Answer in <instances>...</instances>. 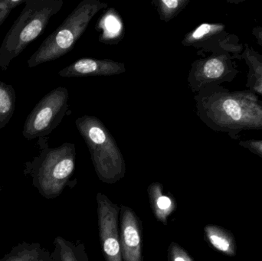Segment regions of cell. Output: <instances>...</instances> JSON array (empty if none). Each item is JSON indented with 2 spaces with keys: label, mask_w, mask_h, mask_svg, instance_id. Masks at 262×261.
I'll return each mask as SVG.
<instances>
[{
  "label": "cell",
  "mask_w": 262,
  "mask_h": 261,
  "mask_svg": "<svg viewBox=\"0 0 262 261\" xmlns=\"http://www.w3.org/2000/svg\"><path fill=\"white\" fill-rule=\"evenodd\" d=\"M55 248L54 254L60 261H81V249L76 248L72 242H68L61 237H57L54 242Z\"/></svg>",
  "instance_id": "cell-18"
},
{
  "label": "cell",
  "mask_w": 262,
  "mask_h": 261,
  "mask_svg": "<svg viewBox=\"0 0 262 261\" xmlns=\"http://www.w3.org/2000/svg\"><path fill=\"white\" fill-rule=\"evenodd\" d=\"M75 125L87 144L94 168L101 182L113 184L124 177L126 163L115 138L102 121L94 116H80Z\"/></svg>",
  "instance_id": "cell-4"
},
{
  "label": "cell",
  "mask_w": 262,
  "mask_h": 261,
  "mask_svg": "<svg viewBox=\"0 0 262 261\" xmlns=\"http://www.w3.org/2000/svg\"><path fill=\"white\" fill-rule=\"evenodd\" d=\"M39 154L25 163V176L46 199H55L62 193L75 168L76 146L64 143L50 148L49 136L38 138Z\"/></svg>",
  "instance_id": "cell-2"
},
{
  "label": "cell",
  "mask_w": 262,
  "mask_h": 261,
  "mask_svg": "<svg viewBox=\"0 0 262 261\" xmlns=\"http://www.w3.org/2000/svg\"><path fill=\"white\" fill-rule=\"evenodd\" d=\"M147 190L154 216L163 225H167L168 218L177 208L175 200L164 194L163 186L159 182H152Z\"/></svg>",
  "instance_id": "cell-15"
},
{
  "label": "cell",
  "mask_w": 262,
  "mask_h": 261,
  "mask_svg": "<svg viewBox=\"0 0 262 261\" xmlns=\"http://www.w3.org/2000/svg\"><path fill=\"white\" fill-rule=\"evenodd\" d=\"M26 0H0V26L6 21L10 12L17 6L25 4Z\"/></svg>",
  "instance_id": "cell-20"
},
{
  "label": "cell",
  "mask_w": 262,
  "mask_h": 261,
  "mask_svg": "<svg viewBox=\"0 0 262 261\" xmlns=\"http://www.w3.org/2000/svg\"><path fill=\"white\" fill-rule=\"evenodd\" d=\"M69 90L58 87L43 97L26 118L23 135L28 140L46 137L61 124L69 110Z\"/></svg>",
  "instance_id": "cell-6"
},
{
  "label": "cell",
  "mask_w": 262,
  "mask_h": 261,
  "mask_svg": "<svg viewBox=\"0 0 262 261\" xmlns=\"http://www.w3.org/2000/svg\"><path fill=\"white\" fill-rule=\"evenodd\" d=\"M197 116L211 130L239 141L243 131L262 130V100L249 90L211 86L195 93Z\"/></svg>",
  "instance_id": "cell-1"
},
{
  "label": "cell",
  "mask_w": 262,
  "mask_h": 261,
  "mask_svg": "<svg viewBox=\"0 0 262 261\" xmlns=\"http://www.w3.org/2000/svg\"><path fill=\"white\" fill-rule=\"evenodd\" d=\"M64 5L63 0H26L0 47V68L6 70L31 42L44 32L49 20Z\"/></svg>",
  "instance_id": "cell-3"
},
{
  "label": "cell",
  "mask_w": 262,
  "mask_h": 261,
  "mask_svg": "<svg viewBox=\"0 0 262 261\" xmlns=\"http://www.w3.org/2000/svg\"><path fill=\"white\" fill-rule=\"evenodd\" d=\"M252 34L257 43L262 47V26H257L252 28Z\"/></svg>",
  "instance_id": "cell-22"
},
{
  "label": "cell",
  "mask_w": 262,
  "mask_h": 261,
  "mask_svg": "<svg viewBox=\"0 0 262 261\" xmlns=\"http://www.w3.org/2000/svg\"><path fill=\"white\" fill-rule=\"evenodd\" d=\"M99 237L106 261H123L118 232L120 208L102 193L97 195Z\"/></svg>",
  "instance_id": "cell-9"
},
{
  "label": "cell",
  "mask_w": 262,
  "mask_h": 261,
  "mask_svg": "<svg viewBox=\"0 0 262 261\" xmlns=\"http://www.w3.org/2000/svg\"><path fill=\"white\" fill-rule=\"evenodd\" d=\"M241 60L247 66V90L262 98V55L249 44H244Z\"/></svg>",
  "instance_id": "cell-12"
},
{
  "label": "cell",
  "mask_w": 262,
  "mask_h": 261,
  "mask_svg": "<svg viewBox=\"0 0 262 261\" xmlns=\"http://www.w3.org/2000/svg\"><path fill=\"white\" fill-rule=\"evenodd\" d=\"M16 95L13 87L0 81V130L9 124L13 116Z\"/></svg>",
  "instance_id": "cell-16"
},
{
  "label": "cell",
  "mask_w": 262,
  "mask_h": 261,
  "mask_svg": "<svg viewBox=\"0 0 262 261\" xmlns=\"http://www.w3.org/2000/svg\"><path fill=\"white\" fill-rule=\"evenodd\" d=\"M238 145L243 148L250 151L253 154L262 158V139H251L246 140H239Z\"/></svg>",
  "instance_id": "cell-21"
},
{
  "label": "cell",
  "mask_w": 262,
  "mask_h": 261,
  "mask_svg": "<svg viewBox=\"0 0 262 261\" xmlns=\"http://www.w3.org/2000/svg\"><path fill=\"white\" fill-rule=\"evenodd\" d=\"M0 261H60L38 243L23 242L14 246Z\"/></svg>",
  "instance_id": "cell-13"
},
{
  "label": "cell",
  "mask_w": 262,
  "mask_h": 261,
  "mask_svg": "<svg viewBox=\"0 0 262 261\" xmlns=\"http://www.w3.org/2000/svg\"><path fill=\"white\" fill-rule=\"evenodd\" d=\"M168 260L194 261L190 255L176 242H172L168 248Z\"/></svg>",
  "instance_id": "cell-19"
},
{
  "label": "cell",
  "mask_w": 262,
  "mask_h": 261,
  "mask_svg": "<svg viewBox=\"0 0 262 261\" xmlns=\"http://www.w3.org/2000/svg\"><path fill=\"white\" fill-rule=\"evenodd\" d=\"M238 59L241 60V54L224 52L195 60L187 78L189 88L197 93L206 87L232 82L240 73L235 61Z\"/></svg>",
  "instance_id": "cell-7"
},
{
  "label": "cell",
  "mask_w": 262,
  "mask_h": 261,
  "mask_svg": "<svg viewBox=\"0 0 262 261\" xmlns=\"http://www.w3.org/2000/svg\"><path fill=\"white\" fill-rule=\"evenodd\" d=\"M107 7V3L99 0L81 1L28 60L29 67L55 61L71 52L92 18L101 9Z\"/></svg>",
  "instance_id": "cell-5"
},
{
  "label": "cell",
  "mask_w": 262,
  "mask_h": 261,
  "mask_svg": "<svg viewBox=\"0 0 262 261\" xmlns=\"http://www.w3.org/2000/svg\"><path fill=\"white\" fill-rule=\"evenodd\" d=\"M185 47H192L211 54L229 52L240 55L244 49L239 38L228 30L224 23L204 22L185 35L182 40Z\"/></svg>",
  "instance_id": "cell-8"
},
{
  "label": "cell",
  "mask_w": 262,
  "mask_h": 261,
  "mask_svg": "<svg viewBox=\"0 0 262 261\" xmlns=\"http://www.w3.org/2000/svg\"><path fill=\"white\" fill-rule=\"evenodd\" d=\"M127 72L125 64L111 59L84 58L77 60L58 72L63 78L112 76Z\"/></svg>",
  "instance_id": "cell-11"
},
{
  "label": "cell",
  "mask_w": 262,
  "mask_h": 261,
  "mask_svg": "<svg viewBox=\"0 0 262 261\" xmlns=\"http://www.w3.org/2000/svg\"><path fill=\"white\" fill-rule=\"evenodd\" d=\"M206 242L219 252L228 257H235L237 245L234 234L229 230L215 225H207L204 228Z\"/></svg>",
  "instance_id": "cell-14"
},
{
  "label": "cell",
  "mask_w": 262,
  "mask_h": 261,
  "mask_svg": "<svg viewBox=\"0 0 262 261\" xmlns=\"http://www.w3.org/2000/svg\"><path fill=\"white\" fill-rule=\"evenodd\" d=\"M121 242L123 261H142L141 228L138 217L128 207L121 208Z\"/></svg>",
  "instance_id": "cell-10"
},
{
  "label": "cell",
  "mask_w": 262,
  "mask_h": 261,
  "mask_svg": "<svg viewBox=\"0 0 262 261\" xmlns=\"http://www.w3.org/2000/svg\"><path fill=\"white\" fill-rule=\"evenodd\" d=\"M190 0H152L160 19L165 22L171 21L189 4Z\"/></svg>",
  "instance_id": "cell-17"
}]
</instances>
